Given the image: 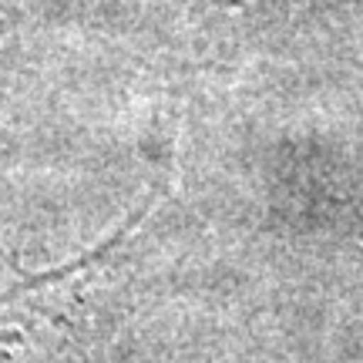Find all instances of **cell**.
I'll return each mask as SVG.
<instances>
[{"instance_id":"6da1fadb","label":"cell","mask_w":363,"mask_h":363,"mask_svg":"<svg viewBox=\"0 0 363 363\" xmlns=\"http://www.w3.org/2000/svg\"><path fill=\"white\" fill-rule=\"evenodd\" d=\"M13 27V0H0V44Z\"/></svg>"}]
</instances>
